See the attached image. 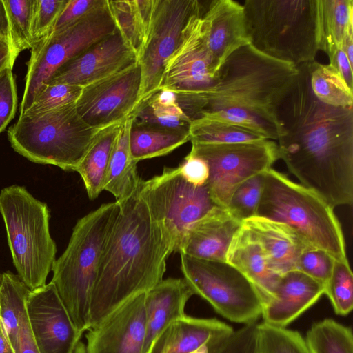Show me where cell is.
<instances>
[{
  "label": "cell",
  "instance_id": "obj_29",
  "mask_svg": "<svg viewBox=\"0 0 353 353\" xmlns=\"http://www.w3.org/2000/svg\"><path fill=\"white\" fill-rule=\"evenodd\" d=\"M189 141V129H173L132 122L130 138L132 157L138 163L165 156Z\"/></svg>",
  "mask_w": 353,
  "mask_h": 353
},
{
  "label": "cell",
  "instance_id": "obj_5",
  "mask_svg": "<svg viewBox=\"0 0 353 353\" xmlns=\"http://www.w3.org/2000/svg\"><path fill=\"white\" fill-rule=\"evenodd\" d=\"M256 216L284 223L310 246L347 261L341 224L331 207L312 190L268 169Z\"/></svg>",
  "mask_w": 353,
  "mask_h": 353
},
{
  "label": "cell",
  "instance_id": "obj_24",
  "mask_svg": "<svg viewBox=\"0 0 353 353\" xmlns=\"http://www.w3.org/2000/svg\"><path fill=\"white\" fill-rule=\"evenodd\" d=\"M242 223L259 241L270 267L280 276L296 270L300 254L310 248L284 223L259 216L246 219Z\"/></svg>",
  "mask_w": 353,
  "mask_h": 353
},
{
  "label": "cell",
  "instance_id": "obj_10",
  "mask_svg": "<svg viewBox=\"0 0 353 353\" xmlns=\"http://www.w3.org/2000/svg\"><path fill=\"white\" fill-rule=\"evenodd\" d=\"M180 256L183 279L194 294L229 321L243 325L256 322L262 314L263 298L239 270L226 261Z\"/></svg>",
  "mask_w": 353,
  "mask_h": 353
},
{
  "label": "cell",
  "instance_id": "obj_35",
  "mask_svg": "<svg viewBox=\"0 0 353 353\" xmlns=\"http://www.w3.org/2000/svg\"><path fill=\"white\" fill-rule=\"evenodd\" d=\"M9 29L13 61L24 50L34 45L32 24L36 0H3Z\"/></svg>",
  "mask_w": 353,
  "mask_h": 353
},
{
  "label": "cell",
  "instance_id": "obj_19",
  "mask_svg": "<svg viewBox=\"0 0 353 353\" xmlns=\"http://www.w3.org/2000/svg\"><path fill=\"white\" fill-rule=\"evenodd\" d=\"M208 3L202 17L208 24L207 45L218 76L228 57L239 48L250 44V41L242 4L234 0H212Z\"/></svg>",
  "mask_w": 353,
  "mask_h": 353
},
{
  "label": "cell",
  "instance_id": "obj_15",
  "mask_svg": "<svg viewBox=\"0 0 353 353\" xmlns=\"http://www.w3.org/2000/svg\"><path fill=\"white\" fill-rule=\"evenodd\" d=\"M141 86L138 61L83 88L75 103L80 117L90 127L102 130L122 123L134 113Z\"/></svg>",
  "mask_w": 353,
  "mask_h": 353
},
{
  "label": "cell",
  "instance_id": "obj_40",
  "mask_svg": "<svg viewBox=\"0 0 353 353\" xmlns=\"http://www.w3.org/2000/svg\"><path fill=\"white\" fill-rule=\"evenodd\" d=\"M257 324L244 325L223 341L190 353H259Z\"/></svg>",
  "mask_w": 353,
  "mask_h": 353
},
{
  "label": "cell",
  "instance_id": "obj_11",
  "mask_svg": "<svg viewBox=\"0 0 353 353\" xmlns=\"http://www.w3.org/2000/svg\"><path fill=\"white\" fill-rule=\"evenodd\" d=\"M192 143L190 153L208 165L206 183L214 203L227 208L230 198L243 181L271 168L280 159L278 144L270 139L230 143Z\"/></svg>",
  "mask_w": 353,
  "mask_h": 353
},
{
  "label": "cell",
  "instance_id": "obj_9",
  "mask_svg": "<svg viewBox=\"0 0 353 353\" xmlns=\"http://www.w3.org/2000/svg\"><path fill=\"white\" fill-rule=\"evenodd\" d=\"M117 30L107 0L73 23L35 43L27 63L21 115L41 85L63 64Z\"/></svg>",
  "mask_w": 353,
  "mask_h": 353
},
{
  "label": "cell",
  "instance_id": "obj_41",
  "mask_svg": "<svg viewBox=\"0 0 353 353\" xmlns=\"http://www.w3.org/2000/svg\"><path fill=\"white\" fill-rule=\"evenodd\" d=\"M199 117L228 123L256 132L267 139H278L276 125L239 109L230 108L201 114Z\"/></svg>",
  "mask_w": 353,
  "mask_h": 353
},
{
  "label": "cell",
  "instance_id": "obj_39",
  "mask_svg": "<svg viewBox=\"0 0 353 353\" xmlns=\"http://www.w3.org/2000/svg\"><path fill=\"white\" fill-rule=\"evenodd\" d=\"M265 172L243 181L230 198L227 208L242 222L256 216L263 192Z\"/></svg>",
  "mask_w": 353,
  "mask_h": 353
},
{
  "label": "cell",
  "instance_id": "obj_36",
  "mask_svg": "<svg viewBox=\"0 0 353 353\" xmlns=\"http://www.w3.org/2000/svg\"><path fill=\"white\" fill-rule=\"evenodd\" d=\"M259 353H310L305 338L287 327L257 324Z\"/></svg>",
  "mask_w": 353,
  "mask_h": 353
},
{
  "label": "cell",
  "instance_id": "obj_28",
  "mask_svg": "<svg viewBox=\"0 0 353 353\" xmlns=\"http://www.w3.org/2000/svg\"><path fill=\"white\" fill-rule=\"evenodd\" d=\"M121 123L100 130L92 142L77 172L88 196L93 200L104 190V184L114 145Z\"/></svg>",
  "mask_w": 353,
  "mask_h": 353
},
{
  "label": "cell",
  "instance_id": "obj_1",
  "mask_svg": "<svg viewBox=\"0 0 353 353\" xmlns=\"http://www.w3.org/2000/svg\"><path fill=\"white\" fill-rule=\"evenodd\" d=\"M277 113L280 159L301 185L331 207L353 201V108L325 104L314 94L309 63Z\"/></svg>",
  "mask_w": 353,
  "mask_h": 353
},
{
  "label": "cell",
  "instance_id": "obj_18",
  "mask_svg": "<svg viewBox=\"0 0 353 353\" xmlns=\"http://www.w3.org/2000/svg\"><path fill=\"white\" fill-rule=\"evenodd\" d=\"M146 292L132 297L90 328L87 353H143Z\"/></svg>",
  "mask_w": 353,
  "mask_h": 353
},
{
  "label": "cell",
  "instance_id": "obj_6",
  "mask_svg": "<svg viewBox=\"0 0 353 353\" xmlns=\"http://www.w3.org/2000/svg\"><path fill=\"white\" fill-rule=\"evenodd\" d=\"M243 6L254 48L296 66L315 61L317 0H245Z\"/></svg>",
  "mask_w": 353,
  "mask_h": 353
},
{
  "label": "cell",
  "instance_id": "obj_43",
  "mask_svg": "<svg viewBox=\"0 0 353 353\" xmlns=\"http://www.w3.org/2000/svg\"><path fill=\"white\" fill-rule=\"evenodd\" d=\"M68 0H36L32 24L34 44L51 33Z\"/></svg>",
  "mask_w": 353,
  "mask_h": 353
},
{
  "label": "cell",
  "instance_id": "obj_32",
  "mask_svg": "<svg viewBox=\"0 0 353 353\" xmlns=\"http://www.w3.org/2000/svg\"><path fill=\"white\" fill-rule=\"evenodd\" d=\"M309 68L311 89L319 100L334 107L352 108V90L332 65L314 61Z\"/></svg>",
  "mask_w": 353,
  "mask_h": 353
},
{
  "label": "cell",
  "instance_id": "obj_33",
  "mask_svg": "<svg viewBox=\"0 0 353 353\" xmlns=\"http://www.w3.org/2000/svg\"><path fill=\"white\" fill-rule=\"evenodd\" d=\"M191 143L230 144L267 139L251 130L206 117L192 120L189 127Z\"/></svg>",
  "mask_w": 353,
  "mask_h": 353
},
{
  "label": "cell",
  "instance_id": "obj_45",
  "mask_svg": "<svg viewBox=\"0 0 353 353\" xmlns=\"http://www.w3.org/2000/svg\"><path fill=\"white\" fill-rule=\"evenodd\" d=\"M105 0H68L51 32L58 31L78 21Z\"/></svg>",
  "mask_w": 353,
  "mask_h": 353
},
{
  "label": "cell",
  "instance_id": "obj_3",
  "mask_svg": "<svg viewBox=\"0 0 353 353\" xmlns=\"http://www.w3.org/2000/svg\"><path fill=\"white\" fill-rule=\"evenodd\" d=\"M299 73L297 66L267 56L251 44L244 46L221 65L198 117L203 113L239 109L274 124L279 131L278 110Z\"/></svg>",
  "mask_w": 353,
  "mask_h": 353
},
{
  "label": "cell",
  "instance_id": "obj_37",
  "mask_svg": "<svg viewBox=\"0 0 353 353\" xmlns=\"http://www.w3.org/2000/svg\"><path fill=\"white\" fill-rule=\"evenodd\" d=\"M324 294L336 314L346 316L350 313L353 307V274L348 261H334Z\"/></svg>",
  "mask_w": 353,
  "mask_h": 353
},
{
  "label": "cell",
  "instance_id": "obj_42",
  "mask_svg": "<svg viewBox=\"0 0 353 353\" xmlns=\"http://www.w3.org/2000/svg\"><path fill=\"white\" fill-rule=\"evenodd\" d=\"M336 260L324 250L307 248L300 254L296 269L325 285L329 280Z\"/></svg>",
  "mask_w": 353,
  "mask_h": 353
},
{
  "label": "cell",
  "instance_id": "obj_27",
  "mask_svg": "<svg viewBox=\"0 0 353 353\" xmlns=\"http://www.w3.org/2000/svg\"><path fill=\"white\" fill-rule=\"evenodd\" d=\"M155 0H107L117 30L139 58L148 34Z\"/></svg>",
  "mask_w": 353,
  "mask_h": 353
},
{
  "label": "cell",
  "instance_id": "obj_22",
  "mask_svg": "<svg viewBox=\"0 0 353 353\" xmlns=\"http://www.w3.org/2000/svg\"><path fill=\"white\" fill-rule=\"evenodd\" d=\"M194 295L183 278L163 279L146 292V328L143 353H150L159 336L174 321L183 317Z\"/></svg>",
  "mask_w": 353,
  "mask_h": 353
},
{
  "label": "cell",
  "instance_id": "obj_48",
  "mask_svg": "<svg viewBox=\"0 0 353 353\" xmlns=\"http://www.w3.org/2000/svg\"><path fill=\"white\" fill-rule=\"evenodd\" d=\"M14 63L10 41L0 37V72L8 67L13 68Z\"/></svg>",
  "mask_w": 353,
  "mask_h": 353
},
{
  "label": "cell",
  "instance_id": "obj_14",
  "mask_svg": "<svg viewBox=\"0 0 353 353\" xmlns=\"http://www.w3.org/2000/svg\"><path fill=\"white\" fill-rule=\"evenodd\" d=\"M203 12L192 16L183 28L178 46L165 62L160 89L206 94L215 85L217 74L207 45L208 27Z\"/></svg>",
  "mask_w": 353,
  "mask_h": 353
},
{
  "label": "cell",
  "instance_id": "obj_4",
  "mask_svg": "<svg viewBox=\"0 0 353 353\" xmlns=\"http://www.w3.org/2000/svg\"><path fill=\"white\" fill-rule=\"evenodd\" d=\"M119 209L116 201L106 203L79 219L66 249L52 265L51 282L81 333L89 328L92 294Z\"/></svg>",
  "mask_w": 353,
  "mask_h": 353
},
{
  "label": "cell",
  "instance_id": "obj_49",
  "mask_svg": "<svg viewBox=\"0 0 353 353\" xmlns=\"http://www.w3.org/2000/svg\"><path fill=\"white\" fill-rule=\"evenodd\" d=\"M0 37L10 41L9 23L3 0H0Z\"/></svg>",
  "mask_w": 353,
  "mask_h": 353
},
{
  "label": "cell",
  "instance_id": "obj_2",
  "mask_svg": "<svg viewBox=\"0 0 353 353\" xmlns=\"http://www.w3.org/2000/svg\"><path fill=\"white\" fill-rule=\"evenodd\" d=\"M117 202L119 213L92 294L88 330L128 299L160 283L166 261L175 252L170 235L152 213L139 188Z\"/></svg>",
  "mask_w": 353,
  "mask_h": 353
},
{
  "label": "cell",
  "instance_id": "obj_46",
  "mask_svg": "<svg viewBox=\"0 0 353 353\" xmlns=\"http://www.w3.org/2000/svg\"><path fill=\"white\" fill-rule=\"evenodd\" d=\"M177 168L181 175L188 183L195 186L206 185L209 168L203 159L189 152Z\"/></svg>",
  "mask_w": 353,
  "mask_h": 353
},
{
  "label": "cell",
  "instance_id": "obj_47",
  "mask_svg": "<svg viewBox=\"0 0 353 353\" xmlns=\"http://www.w3.org/2000/svg\"><path fill=\"white\" fill-rule=\"evenodd\" d=\"M329 60V64L332 65L339 72L347 85L352 90V65L350 63L343 48L337 49Z\"/></svg>",
  "mask_w": 353,
  "mask_h": 353
},
{
  "label": "cell",
  "instance_id": "obj_12",
  "mask_svg": "<svg viewBox=\"0 0 353 353\" xmlns=\"http://www.w3.org/2000/svg\"><path fill=\"white\" fill-rule=\"evenodd\" d=\"M139 191L154 217L165 226L179 252L190 226L215 206L206 186L183 179L178 168H164L161 174L141 180Z\"/></svg>",
  "mask_w": 353,
  "mask_h": 353
},
{
  "label": "cell",
  "instance_id": "obj_8",
  "mask_svg": "<svg viewBox=\"0 0 353 353\" xmlns=\"http://www.w3.org/2000/svg\"><path fill=\"white\" fill-rule=\"evenodd\" d=\"M99 130L80 117L74 103L19 116L8 137L12 148L32 162L77 171Z\"/></svg>",
  "mask_w": 353,
  "mask_h": 353
},
{
  "label": "cell",
  "instance_id": "obj_13",
  "mask_svg": "<svg viewBox=\"0 0 353 353\" xmlns=\"http://www.w3.org/2000/svg\"><path fill=\"white\" fill-rule=\"evenodd\" d=\"M204 9L198 0H155L147 39L138 58L141 86L137 109L160 90L165 62L178 46L190 17Z\"/></svg>",
  "mask_w": 353,
  "mask_h": 353
},
{
  "label": "cell",
  "instance_id": "obj_26",
  "mask_svg": "<svg viewBox=\"0 0 353 353\" xmlns=\"http://www.w3.org/2000/svg\"><path fill=\"white\" fill-rule=\"evenodd\" d=\"M133 122L130 117L121 125L112 152L104 190L111 193L117 201L128 199L140 187L141 179L137 163L132 159L130 150V130Z\"/></svg>",
  "mask_w": 353,
  "mask_h": 353
},
{
  "label": "cell",
  "instance_id": "obj_50",
  "mask_svg": "<svg viewBox=\"0 0 353 353\" xmlns=\"http://www.w3.org/2000/svg\"><path fill=\"white\" fill-rule=\"evenodd\" d=\"M343 50L353 65V24L347 28L343 41Z\"/></svg>",
  "mask_w": 353,
  "mask_h": 353
},
{
  "label": "cell",
  "instance_id": "obj_52",
  "mask_svg": "<svg viewBox=\"0 0 353 353\" xmlns=\"http://www.w3.org/2000/svg\"><path fill=\"white\" fill-rule=\"evenodd\" d=\"M72 353H87L85 345L83 341H79Z\"/></svg>",
  "mask_w": 353,
  "mask_h": 353
},
{
  "label": "cell",
  "instance_id": "obj_38",
  "mask_svg": "<svg viewBox=\"0 0 353 353\" xmlns=\"http://www.w3.org/2000/svg\"><path fill=\"white\" fill-rule=\"evenodd\" d=\"M83 87L72 84H43L36 94L30 107L21 115H34L74 103ZM21 116V115H19Z\"/></svg>",
  "mask_w": 353,
  "mask_h": 353
},
{
  "label": "cell",
  "instance_id": "obj_21",
  "mask_svg": "<svg viewBox=\"0 0 353 353\" xmlns=\"http://www.w3.org/2000/svg\"><path fill=\"white\" fill-rule=\"evenodd\" d=\"M242 225L227 208L215 206L186 232L179 253L196 259L226 261L230 243Z\"/></svg>",
  "mask_w": 353,
  "mask_h": 353
},
{
  "label": "cell",
  "instance_id": "obj_30",
  "mask_svg": "<svg viewBox=\"0 0 353 353\" xmlns=\"http://www.w3.org/2000/svg\"><path fill=\"white\" fill-rule=\"evenodd\" d=\"M352 24V0H317L319 50L330 59L337 49L343 48L345 33Z\"/></svg>",
  "mask_w": 353,
  "mask_h": 353
},
{
  "label": "cell",
  "instance_id": "obj_7",
  "mask_svg": "<svg viewBox=\"0 0 353 353\" xmlns=\"http://www.w3.org/2000/svg\"><path fill=\"white\" fill-rule=\"evenodd\" d=\"M0 213L17 275L30 290L45 285L57 250L47 204L13 185L0 192Z\"/></svg>",
  "mask_w": 353,
  "mask_h": 353
},
{
  "label": "cell",
  "instance_id": "obj_16",
  "mask_svg": "<svg viewBox=\"0 0 353 353\" xmlns=\"http://www.w3.org/2000/svg\"><path fill=\"white\" fill-rule=\"evenodd\" d=\"M29 323L39 353H72L82 336L51 281L30 290L26 301Z\"/></svg>",
  "mask_w": 353,
  "mask_h": 353
},
{
  "label": "cell",
  "instance_id": "obj_25",
  "mask_svg": "<svg viewBox=\"0 0 353 353\" xmlns=\"http://www.w3.org/2000/svg\"><path fill=\"white\" fill-rule=\"evenodd\" d=\"M226 262L247 277L259 291L263 303L272 296L281 276L272 269L261 243L243 223L230 243Z\"/></svg>",
  "mask_w": 353,
  "mask_h": 353
},
{
  "label": "cell",
  "instance_id": "obj_31",
  "mask_svg": "<svg viewBox=\"0 0 353 353\" xmlns=\"http://www.w3.org/2000/svg\"><path fill=\"white\" fill-rule=\"evenodd\" d=\"M133 123L173 129H189L191 120L177 101L175 92L160 89L132 114Z\"/></svg>",
  "mask_w": 353,
  "mask_h": 353
},
{
  "label": "cell",
  "instance_id": "obj_51",
  "mask_svg": "<svg viewBox=\"0 0 353 353\" xmlns=\"http://www.w3.org/2000/svg\"><path fill=\"white\" fill-rule=\"evenodd\" d=\"M0 353H14L4 326L3 322L0 315Z\"/></svg>",
  "mask_w": 353,
  "mask_h": 353
},
{
  "label": "cell",
  "instance_id": "obj_20",
  "mask_svg": "<svg viewBox=\"0 0 353 353\" xmlns=\"http://www.w3.org/2000/svg\"><path fill=\"white\" fill-rule=\"evenodd\" d=\"M321 283L294 270L282 275L272 296L263 303V322L286 327L324 294Z\"/></svg>",
  "mask_w": 353,
  "mask_h": 353
},
{
  "label": "cell",
  "instance_id": "obj_34",
  "mask_svg": "<svg viewBox=\"0 0 353 353\" xmlns=\"http://www.w3.org/2000/svg\"><path fill=\"white\" fill-rule=\"evenodd\" d=\"M305 340L310 353H353L352 329L332 319L313 324Z\"/></svg>",
  "mask_w": 353,
  "mask_h": 353
},
{
  "label": "cell",
  "instance_id": "obj_44",
  "mask_svg": "<svg viewBox=\"0 0 353 353\" xmlns=\"http://www.w3.org/2000/svg\"><path fill=\"white\" fill-rule=\"evenodd\" d=\"M17 102L12 68L8 67L0 72V134L14 118Z\"/></svg>",
  "mask_w": 353,
  "mask_h": 353
},
{
  "label": "cell",
  "instance_id": "obj_17",
  "mask_svg": "<svg viewBox=\"0 0 353 353\" xmlns=\"http://www.w3.org/2000/svg\"><path fill=\"white\" fill-rule=\"evenodd\" d=\"M137 61V54L116 30L63 64L43 84H72L84 88Z\"/></svg>",
  "mask_w": 353,
  "mask_h": 353
},
{
  "label": "cell",
  "instance_id": "obj_23",
  "mask_svg": "<svg viewBox=\"0 0 353 353\" xmlns=\"http://www.w3.org/2000/svg\"><path fill=\"white\" fill-rule=\"evenodd\" d=\"M233 332L232 327L216 319L185 315L159 336L150 353H190L218 343Z\"/></svg>",
  "mask_w": 353,
  "mask_h": 353
}]
</instances>
